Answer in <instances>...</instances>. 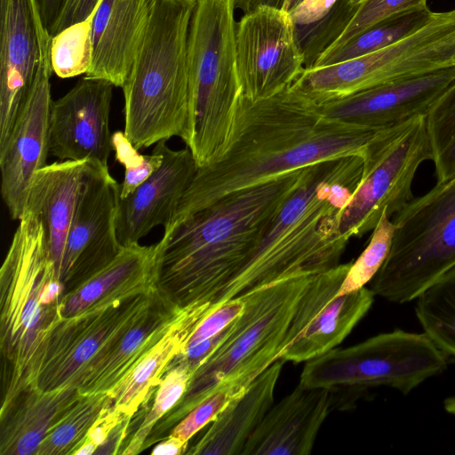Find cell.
<instances>
[{
    "instance_id": "cell-1",
    "label": "cell",
    "mask_w": 455,
    "mask_h": 455,
    "mask_svg": "<svg viewBox=\"0 0 455 455\" xmlns=\"http://www.w3.org/2000/svg\"><path fill=\"white\" fill-rule=\"evenodd\" d=\"M379 131L326 117L317 104L291 86L258 101L241 96L227 152L212 164L198 167L166 226L228 194L318 162L363 157Z\"/></svg>"
},
{
    "instance_id": "cell-2",
    "label": "cell",
    "mask_w": 455,
    "mask_h": 455,
    "mask_svg": "<svg viewBox=\"0 0 455 455\" xmlns=\"http://www.w3.org/2000/svg\"><path fill=\"white\" fill-rule=\"evenodd\" d=\"M304 168L228 194L164 227L156 244V286L182 308L215 301L297 188Z\"/></svg>"
},
{
    "instance_id": "cell-3",
    "label": "cell",
    "mask_w": 455,
    "mask_h": 455,
    "mask_svg": "<svg viewBox=\"0 0 455 455\" xmlns=\"http://www.w3.org/2000/svg\"><path fill=\"white\" fill-rule=\"evenodd\" d=\"M2 403L4 413L35 387L48 340L63 319L65 287L51 258L41 220L25 209L0 269Z\"/></svg>"
},
{
    "instance_id": "cell-4",
    "label": "cell",
    "mask_w": 455,
    "mask_h": 455,
    "mask_svg": "<svg viewBox=\"0 0 455 455\" xmlns=\"http://www.w3.org/2000/svg\"><path fill=\"white\" fill-rule=\"evenodd\" d=\"M196 0H152L122 86L124 132L138 149L172 137L188 143L191 90L188 40Z\"/></svg>"
},
{
    "instance_id": "cell-5",
    "label": "cell",
    "mask_w": 455,
    "mask_h": 455,
    "mask_svg": "<svg viewBox=\"0 0 455 455\" xmlns=\"http://www.w3.org/2000/svg\"><path fill=\"white\" fill-rule=\"evenodd\" d=\"M236 0H196L188 40L191 131L198 167L220 160L232 140L242 96L235 35Z\"/></svg>"
},
{
    "instance_id": "cell-6",
    "label": "cell",
    "mask_w": 455,
    "mask_h": 455,
    "mask_svg": "<svg viewBox=\"0 0 455 455\" xmlns=\"http://www.w3.org/2000/svg\"><path fill=\"white\" fill-rule=\"evenodd\" d=\"M313 276L284 280L242 295V313L196 369L181 401L163 418L161 431L178 423L220 383L254 380L279 360L298 301Z\"/></svg>"
},
{
    "instance_id": "cell-7",
    "label": "cell",
    "mask_w": 455,
    "mask_h": 455,
    "mask_svg": "<svg viewBox=\"0 0 455 455\" xmlns=\"http://www.w3.org/2000/svg\"><path fill=\"white\" fill-rule=\"evenodd\" d=\"M393 217L390 251L371 291L402 304L416 299L455 267V176L437 181Z\"/></svg>"
},
{
    "instance_id": "cell-8",
    "label": "cell",
    "mask_w": 455,
    "mask_h": 455,
    "mask_svg": "<svg viewBox=\"0 0 455 455\" xmlns=\"http://www.w3.org/2000/svg\"><path fill=\"white\" fill-rule=\"evenodd\" d=\"M448 358L423 332L395 329L307 362L299 384L349 391L355 397L376 387L409 394L447 369Z\"/></svg>"
},
{
    "instance_id": "cell-9",
    "label": "cell",
    "mask_w": 455,
    "mask_h": 455,
    "mask_svg": "<svg viewBox=\"0 0 455 455\" xmlns=\"http://www.w3.org/2000/svg\"><path fill=\"white\" fill-rule=\"evenodd\" d=\"M455 9L436 12L424 28L385 48L342 62L305 69L294 88L316 104L453 64Z\"/></svg>"
},
{
    "instance_id": "cell-10",
    "label": "cell",
    "mask_w": 455,
    "mask_h": 455,
    "mask_svg": "<svg viewBox=\"0 0 455 455\" xmlns=\"http://www.w3.org/2000/svg\"><path fill=\"white\" fill-rule=\"evenodd\" d=\"M360 183L339 216L347 239L374 229L384 212L392 217L412 198L420 164L433 161L426 116L379 131L368 143Z\"/></svg>"
},
{
    "instance_id": "cell-11",
    "label": "cell",
    "mask_w": 455,
    "mask_h": 455,
    "mask_svg": "<svg viewBox=\"0 0 455 455\" xmlns=\"http://www.w3.org/2000/svg\"><path fill=\"white\" fill-rule=\"evenodd\" d=\"M156 291L63 318L50 335L35 387L42 391L79 389L108 350L148 308Z\"/></svg>"
},
{
    "instance_id": "cell-12",
    "label": "cell",
    "mask_w": 455,
    "mask_h": 455,
    "mask_svg": "<svg viewBox=\"0 0 455 455\" xmlns=\"http://www.w3.org/2000/svg\"><path fill=\"white\" fill-rule=\"evenodd\" d=\"M235 44L242 96L251 101L280 93L305 70L296 25L283 9L262 5L244 13Z\"/></svg>"
},
{
    "instance_id": "cell-13",
    "label": "cell",
    "mask_w": 455,
    "mask_h": 455,
    "mask_svg": "<svg viewBox=\"0 0 455 455\" xmlns=\"http://www.w3.org/2000/svg\"><path fill=\"white\" fill-rule=\"evenodd\" d=\"M352 262L311 278L296 306L279 359L298 363L323 355L367 314L375 296L371 289L339 295Z\"/></svg>"
},
{
    "instance_id": "cell-14",
    "label": "cell",
    "mask_w": 455,
    "mask_h": 455,
    "mask_svg": "<svg viewBox=\"0 0 455 455\" xmlns=\"http://www.w3.org/2000/svg\"><path fill=\"white\" fill-rule=\"evenodd\" d=\"M119 185L108 165L89 161L59 273L65 293L104 267L123 249L117 235Z\"/></svg>"
},
{
    "instance_id": "cell-15",
    "label": "cell",
    "mask_w": 455,
    "mask_h": 455,
    "mask_svg": "<svg viewBox=\"0 0 455 455\" xmlns=\"http://www.w3.org/2000/svg\"><path fill=\"white\" fill-rule=\"evenodd\" d=\"M49 36L31 89L6 144L0 148L1 194L10 217L24 212L28 188L36 172L45 166L49 151L52 107Z\"/></svg>"
},
{
    "instance_id": "cell-16",
    "label": "cell",
    "mask_w": 455,
    "mask_h": 455,
    "mask_svg": "<svg viewBox=\"0 0 455 455\" xmlns=\"http://www.w3.org/2000/svg\"><path fill=\"white\" fill-rule=\"evenodd\" d=\"M455 84V64L317 104L326 117L373 130L426 116Z\"/></svg>"
},
{
    "instance_id": "cell-17",
    "label": "cell",
    "mask_w": 455,
    "mask_h": 455,
    "mask_svg": "<svg viewBox=\"0 0 455 455\" xmlns=\"http://www.w3.org/2000/svg\"><path fill=\"white\" fill-rule=\"evenodd\" d=\"M49 36L36 0H0V148L25 104Z\"/></svg>"
},
{
    "instance_id": "cell-18",
    "label": "cell",
    "mask_w": 455,
    "mask_h": 455,
    "mask_svg": "<svg viewBox=\"0 0 455 455\" xmlns=\"http://www.w3.org/2000/svg\"><path fill=\"white\" fill-rule=\"evenodd\" d=\"M114 84L84 76L50 113L49 151L60 161L93 160L108 165L113 151L109 114Z\"/></svg>"
},
{
    "instance_id": "cell-19",
    "label": "cell",
    "mask_w": 455,
    "mask_h": 455,
    "mask_svg": "<svg viewBox=\"0 0 455 455\" xmlns=\"http://www.w3.org/2000/svg\"><path fill=\"white\" fill-rule=\"evenodd\" d=\"M162 165L126 198L119 199L117 235L123 246L139 243L172 220L198 165L190 151L173 150L162 140Z\"/></svg>"
},
{
    "instance_id": "cell-20",
    "label": "cell",
    "mask_w": 455,
    "mask_h": 455,
    "mask_svg": "<svg viewBox=\"0 0 455 455\" xmlns=\"http://www.w3.org/2000/svg\"><path fill=\"white\" fill-rule=\"evenodd\" d=\"M336 405V391L299 384L268 410L241 455H308L321 426Z\"/></svg>"
},
{
    "instance_id": "cell-21",
    "label": "cell",
    "mask_w": 455,
    "mask_h": 455,
    "mask_svg": "<svg viewBox=\"0 0 455 455\" xmlns=\"http://www.w3.org/2000/svg\"><path fill=\"white\" fill-rule=\"evenodd\" d=\"M155 291L156 244L126 245L104 267L64 293L60 315L75 317Z\"/></svg>"
},
{
    "instance_id": "cell-22",
    "label": "cell",
    "mask_w": 455,
    "mask_h": 455,
    "mask_svg": "<svg viewBox=\"0 0 455 455\" xmlns=\"http://www.w3.org/2000/svg\"><path fill=\"white\" fill-rule=\"evenodd\" d=\"M152 0H100L92 15V64L85 76L122 87L146 26Z\"/></svg>"
},
{
    "instance_id": "cell-23",
    "label": "cell",
    "mask_w": 455,
    "mask_h": 455,
    "mask_svg": "<svg viewBox=\"0 0 455 455\" xmlns=\"http://www.w3.org/2000/svg\"><path fill=\"white\" fill-rule=\"evenodd\" d=\"M217 306L211 302L182 307L164 335L108 392L116 410L130 417L144 407L164 374L203 319Z\"/></svg>"
},
{
    "instance_id": "cell-24",
    "label": "cell",
    "mask_w": 455,
    "mask_h": 455,
    "mask_svg": "<svg viewBox=\"0 0 455 455\" xmlns=\"http://www.w3.org/2000/svg\"><path fill=\"white\" fill-rule=\"evenodd\" d=\"M89 161L64 160L46 164L36 172L28 190L25 209L33 212L43 222L58 276Z\"/></svg>"
},
{
    "instance_id": "cell-25",
    "label": "cell",
    "mask_w": 455,
    "mask_h": 455,
    "mask_svg": "<svg viewBox=\"0 0 455 455\" xmlns=\"http://www.w3.org/2000/svg\"><path fill=\"white\" fill-rule=\"evenodd\" d=\"M284 362L279 359L259 374L185 454L241 455L247 440L271 408Z\"/></svg>"
},
{
    "instance_id": "cell-26",
    "label": "cell",
    "mask_w": 455,
    "mask_h": 455,
    "mask_svg": "<svg viewBox=\"0 0 455 455\" xmlns=\"http://www.w3.org/2000/svg\"><path fill=\"white\" fill-rule=\"evenodd\" d=\"M83 394L76 388L42 391L30 387L0 414V454L36 455L51 430Z\"/></svg>"
},
{
    "instance_id": "cell-27",
    "label": "cell",
    "mask_w": 455,
    "mask_h": 455,
    "mask_svg": "<svg viewBox=\"0 0 455 455\" xmlns=\"http://www.w3.org/2000/svg\"><path fill=\"white\" fill-rule=\"evenodd\" d=\"M180 309L156 291L148 308L108 350L79 392L86 395L112 390L164 335Z\"/></svg>"
},
{
    "instance_id": "cell-28",
    "label": "cell",
    "mask_w": 455,
    "mask_h": 455,
    "mask_svg": "<svg viewBox=\"0 0 455 455\" xmlns=\"http://www.w3.org/2000/svg\"><path fill=\"white\" fill-rule=\"evenodd\" d=\"M427 4L390 15L345 44L324 52L314 68H320L357 58L385 48L427 25L435 16Z\"/></svg>"
},
{
    "instance_id": "cell-29",
    "label": "cell",
    "mask_w": 455,
    "mask_h": 455,
    "mask_svg": "<svg viewBox=\"0 0 455 455\" xmlns=\"http://www.w3.org/2000/svg\"><path fill=\"white\" fill-rule=\"evenodd\" d=\"M415 313L423 332L455 360V267L417 299Z\"/></svg>"
},
{
    "instance_id": "cell-30",
    "label": "cell",
    "mask_w": 455,
    "mask_h": 455,
    "mask_svg": "<svg viewBox=\"0 0 455 455\" xmlns=\"http://www.w3.org/2000/svg\"><path fill=\"white\" fill-rule=\"evenodd\" d=\"M112 404L108 392L83 395L51 430L36 455H76L91 427Z\"/></svg>"
},
{
    "instance_id": "cell-31",
    "label": "cell",
    "mask_w": 455,
    "mask_h": 455,
    "mask_svg": "<svg viewBox=\"0 0 455 455\" xmlns=\"http://www.w3.org/2000/svg\"><path fill=\"white\" fill-rule=\"evenodd\" d=\"M194 373L186 363L177 358L172 362L157 387L151 408L139 427L125 442L121 454H138L146 449L155 426L181 401Z\"/></svg>"
},
{
    "instance_id": "cell-32",
    "label": "cell",
    "mask_w": 455,
    "mask_h": 455,
    "mask_svg": "<svg viewBox=\"0 0 455 455\" xmlns=\"http://www.w3.org/2000/svg\"><path fill=\"white\" fill-rule=\"evenodd\" d=\"M93 12L51 37L50 60L52 71L60 78L86 75L92 64V25Z\"/></svg>"
},
{
    "instance_id": "cell-33",
    "label": "cell",
    "mask_w": 455,
    "mask_h": 455,
    "mask_svg": "<svg viewBox=\"0 0 455 455\" xmlns=\"http://www.w3.org/2000/svg\"><path fill=\"white\" fill-rule=\"evenodd\" d=\"M358 6L351 4L347 0H338L321 20L307 26H296L305 69L312 68L317 59L336 42Z\"/></svg>"
},
{
    "instance_id": "cell-34",
    "label": "cell",
    "mask_w": 455,
    "mask_h": 455,
    "mask_svg": "<svg viewBox=\"0 0 455 455\" xmlns=\"http://www.w3.org/2000/svg\"><path fill=\"white\" fill-rule=\"evenodd\" d=\"M394 224L384 212L372 230L370 242L352 265L340 286L339 295L353 292L372 280L386 260L392 245Z\"/></svg>"
},
{
    "instance_id": "cell-35",
    "label": "cell",
    "mask_w": 455,
    "mask_h": 455,
    "mask_svg": "<svg viewBox=\"0 0 455 455\" xmlns=\"http://www.w3.org/2000/svg\"><path fill=\"white\" fill-rule=\"evenodd\" d=\"M252 382L247 379H234L220 383L177 423L170 435L188 442L203 427L214 421Z\"/></svg>"
},
{
    "instance_id": "cell-36",
    "label": "cell",
    "mask_w": 455,
    "mask_h": 455,
    "mask_svg": "<svg viewBox=\"0 0 455 455\" xmlns=\"http://www.w3.org/2000/svg\"><path fill=\"white\" fill-rule=\"evenodd\" d=\"M112 147L116 160L124 167V180L119 185L120 197L124 199L162 165V141L156 144L150 155H141L124 132L116 131L112 133Z\"/></svg>"
},
{
    "instance_id": "cell-37",
    "label": "cell",
    "mask_w": 455,
    "mask_h": 455,
    "mask_svg": "<svg viewBox=\"0 0 455 455\" xmlns=\"http://www.w3.org/2000/svg\"><path fill=\"white\" fill-rule=\"evenodd\" d=\"M424 5H427V0H365L358 6L347 27L328 50L345 44L390 15Z\"/></svg>"
},
{
    "instance_id": "cell-38",
    "label": "cell",
    "mask_w": 455,
    "mask_h": 455,
    "mask_svg": "<svg viewBox=\"0 0 455 455\" xmlns=\"http://www.w3.org/2000/svg\"><path fill=\"white\" fill-rule=\"evenodd\" d=\"M243 306V296L217 304L194 331L184 350L222 332L242 313Z\"/></svg>"
},
{
    "instance_id": "cell-39",
    "label": "cell",
    "mask_w": 455,
    "mask_h": 455,
    "mask_svg": "<svg viewBox=\"0 0 455 455\" xmlns=\"http://www.w3.org/2000/svg\"><path fill=\"white\" fill-rule=\"evenodd\" d=\"M130 417L116 410L112 404L93 424L76 455L95 454L108 441L120 422ZM132 418V417H131Z\"/></svg>"
},
{
    "instance_id": "cell-40",
    "label": "cell",
    "mask_w": 455,
    "mask_h": 455,
    "mask_svg": "<svg viewBox=\"0 0 455 455\" xmlns=\"http://www.w3.org/2000/svg\"><path fill=\"white\" fill-rule=\"evenodd\" d=\"M100 0H64L58 16L48 33L54 36L68 27L86 20L94 12Z\"/></svg>"
},
{
    "instance_id": "cell-41",
    "label": "cell",
    "mask_w": 455,
    "mask_h": 455,
    "mask_svg": "<svg viewBox=\"0 0 455 455\" xmlns=\"http://www.w3.org/2000/svg\"><path fill=\"white\" fill-rule=\"evenodd\" d=\"M338 0H302L288 12L296 26H307L321 20Z\"/></svg>"
},
{
    "instance_id": "cell-42",
    "label": "cell",
    "mask_w": 455,
    "mask_h": 455,
    "mask_svg": "<svg viewBox=\"0 0 455 455\" xmlns=\"http://www.w3.org/2000/svg\"><path fill=\"white\" fill-rule=\"evenodd\" d=\"M188 442L169 435L164 442L158 443L152 451V455H180L188 450Z\"/></svg>"
},
{
    "instance_id": "cell-43",
    "label": "cell",
    "mask_w": 455,
    "mask_h": 455,
    "mask_svg": "<svg viewBox=\"0 0 455 455\" xmlns=\"http://www.w3.org/2000/svg\"><path fill=\"white\" fill-rule=\"evenodd\" d=\"M43 24L49 31L54 23L64 0H36Z\"/></svg>"
},
{
    "instance_id": "cell-44",
    "label": "cell",
    "mask_w": 455,
    "mask_h": 455,
    "mask_svg": "<svg viewBox=\"0 0 455 455\" xmlns=\"http://www.w3.org/2000/svg\"><path fill=\"white\" fill-rule=\"evenodd\" d=\"M291 1V0H236L235 6L240 9L243 14L262 5L289 11Z\"/></svg>"
},
{
    "instance_id": "cell-45",
    "label": "cell",
    "mask_w": 455,
    "mask_h": 455,
    "mask_svg": "<svg viewBox=\"0 0 455 455\" xmlns=\"http://www.w3.org/2000/svg\"><path fill=\"white\" fill-rule=\"evenodd\" d=\"M443 407L449 414L455 416V395L446 398L443 402Z\"/></svg>"
},
{
    "instance_id": "cell-46",
    "label": "cell",
    "mask_w": 455,
    "mask_h": 455,
    "mask_svg": "<svg viewBox=\"0 0 455 455\" xmlns=\"http://www.w3.org/2000/svg\"><path fill=\"white\" fill-rule=\"evenodd\" d=\"M351 4L353 5H360L362 3H363L365 0H347Z\"/></svg>"
},
{
    "instance_id": "cell-47",
    "label": "cell",
    "mask_w": 455,
    "mask_h": 455,
    "mask_svg": "<svg viewBox=\"0 0 455 455\" xmlns=\"http://www.w3.org/2000/svg\"><path fill=\"white\" fill-rule=\"evenodd\" d=\"M300 1H302V0H291L290 3L289 10L291 8H292L293 6H295L297 4H299Z\"/></svg>"
},
{
    "instance_id": "cell-48",
    "label": "cell",
    "mask_w": 455,
    "mask_h": 455,
    "mask_svg": "<svg viewBox=\"0 0 455 455\" xmlns=\"http://www.w3.org/2000/svg\"><path fill=\"white\" fill-rule=\"evenodd\" d=\"M452 62L455 64V53H454L453 58H452Z\"/></svg>"
}]
</instances>
